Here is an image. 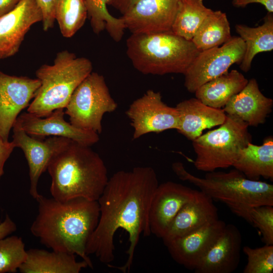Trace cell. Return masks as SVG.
<instances>
[{
  "label": "cell",
  "instance_id": "6da1fadb",
  "mask_svg": "<svg viewBox=\"0 0 273 273\" xmlns=\"http://www.w3.org/2000/svg\"><path fill=\"white\" fill-rule=\"evenodd\" d=\"M158 185L157 174L149 166L120 170L109 178L98 200L99 219L87 243V254L129 272L140 236L151 234L149 209Z\"/></svg>",
  "mask_w": 273,
  "mask_h": 273
},
{
  "label": "cell",
  "instance_id": "7a4b0ae2",
  "mask_svg": "<svg viewBox=\"0 0 273 273\" xmlns=\"http://www.w3.org/2000/svg\"><path fill=\"white\" fill-rule=\"evenodd\" d=\"M36 200L38 211L31 234L48 248L78 255L93 268L86 247L99 221L98 201L76 198L62 201L41 195Z\"/></svg>",
  "mask_w": 273,
  "mask_h": 273
},
{
  "label": "cell",
  "instance_id": "3957f363",
  "mask_svg": "<svg viewBox=\"0 0 273 273\" xmlns=\"http://www.w3.org/2000/svg\"><path fill=\"white\" fill-rule=\"evenodd\" d=\"M90 147L71 141L52 158L47 170L53 198L62 201L76 198L98 201L109 178L103 160Z\"/></svg>",
  "mask_w": 273,
  "mask_h": 273
},
{
  "label": "cell",
  "instance_id": "277c9868",
  "mask_svg": "<svg viewBox=\"0 0 273 273\" xmlns=\"http://www.w3.org/2000/svg\"><path fill=\"white\" fill-rule=\"evenodd\" d=\"M172 169L180 180L197 186L213 201L224 203L234 214L251 224L252 208L273 206L272 184L249 179L235 168L228 172H208L203 178L189 172L180 162L173 163Z\"/></svg>",
  "mask_w": 273,
  "mask_h": 273
},
{
  "label": "cell",
  "instance_id": "5b68a950",
  "mask_svg": "<svg viewBox=\"0 0 273 273\" xmlns=\"http://www.w3.org/2000/svg\"><path fill=\"white\" fill-rule=\"evenodd\" d=\"M126 44L133 67L144 74H184L200 52L192 40L171 31L131 34Z\"/></svg>",
  "mask_w": 273,
  "mask_h": 273
},
{
  "label": "cell",
  "instance_id": "8992f818",
  "mask_svg": "<svg viewBox=\"0 0 273 273\" xmlns=\"http://www.w3.org/2000/svg\"><path fill=\"white\" fill-rule=\"evenodd\" d=\"M93 68L86 58L77 57L67 50L59 52L53 64H44L36 70L40 85L27 112L45 117L56 109H65L75 89Z\"/></svg>",
  "mask_w": 273,
  "mask_h": 273
},
{
  "label": "cell",
  "instance_id": "52a82bcc",
  "mask_svg": "<svg viewBox=\"0 0 273 273\" xmlns=\"http://www.w3.org/2000/svg\"><path fill=\"white\" fill-rule=\"evenodd\" d=\"M248 126L240 119L226 115L218 128L193 141L196 168L208 172L232 166L240 151L252 142Z\"/></svg>",
  "mask_w": 273,
  "mask_h": 273
},
{
  "label": "cell",
  "instance_id": "ba28073f",
  "mask_svg": "<svg viewBox=\"0 0 273 273\" xmlns=\"http://www.w3.org/2000/svg\"><path fill=\"white\" fill-rule=\"evenodd\" d=\"M102 75L92 72L76 87L65 108L73 126L100 134L106 113L117 108Z\"/></svg>",
  "mask_w": 273,
  "mask_h": 273
},
{
  "label": "cell",
  "instance_id": "9c48e42d",
  "mask_svg": "<svg viewBox=\"0 0 273 273\" xmlns=\"http://www.w3.org/2000/svg\"><path fill=\"white\" fill-rule=\"evenodd\" d=\"M245 46L239 36H232L226 42L200 51L185 74L184 85L191 93L205 83L228 72L235 63L240 64Z\"/></svg>",
  "mask_w": 273,
  "mask_h": 273
},
{
  "label": "cell",
  "instance_id": "30bf717a",
  "mask_svg": "<svg viewBox=\"0 0 273 273\" xmlns=\"http://www.w3.org/2000/svg\"><path fill=\"white\" fill-rule=\"evenodd\" d=\"M125 113L133 129V140L178 127L179 115L176 108L164 103L160 93L152 89L133 101Z\"/></svg>",
  "mask_w": 273,
  "mask_h": 273
},
{
  "label": "cell",
  "instance_id": "8fae6325",
  "mask_svg": "<svg viewBox=\"0 0 273 273\" xmlns=\"http://www.w3.org/2000/svg\"><path fill=\"white\" fill-rule=\"evenodd\" d=\"M12 143L23 152L29 167V194L36 200L40 195L38 184L41 175L47 170L52 158L64 149L71 140L63 137L49 136L43 140L26 133L17 124L13 126Z\"/></svg>",
  "mask_w": 273,
  "mask_h": 273
},
{
  "label": "cell",
  "instance_id": "7c38bea8",
  "mask_svg": "<svg viewBox=\"0 0 273 273\" xmlns=\"http://www.w3.org/2000/svg\"><path fill=\"white\" fill-rule=\"evenodd\" d=\"M40 85L37 78L0 71V135L6 141L20 113L28 107Z\"/></svg>",
  "mask_w": 273,
  "mask_h": 273
},
{
  "label": "cell",
  "instance_id": "4fadbf2b",
  "mask_svg": "<svg viewBox=\"0 0 273 273\" xmlns=\"http://www.w3.org/2000/svg\"><path fill=\"white\" fill-rule=\"evenodd\" d=\"M181 0H140L122 18L131 34L170 31Z\"/></svg>",
  "mask_w": 273,
  "mask_h": 273
},
{
  "label": "cell",
  "instance_id": "5bb4252c",
  "mask_svg": "<svg viewBox=\"0 0 273 273\" xmlns=\"http://www.w3.org/2000/svg\"><path fill=\"white\" fill-rule=\"evenodd\" d=\"M198 192L171 181L158 185L149 209L151 233L162 239L180 210L195 197Z\"/></svg>",
  "mask_w": 273,
  "mask_h": 273
},
{
  "label": "cell",
  "instance_id": "9a60e30c",
  "mask_svg": "<svg viewBox=\"0 0 273 273\" xmlns=\"http://www.w3.org/2000/svg\"><path fill=\"white\" fill-rule=\"evenodd\" d=\"M64 109H56L45 117H38L28 112L22 113L15 123L28 134L39 139L52 136L63 137L90 147L98 142L99 134L77 128L67 122L64 119Z\"/></svg>",
  "mask_w": 273,
  "mask_h": 273
},
{
  "label": "cell",
  "instance_id": "2e32d148",
  "mask_svg": "<svg viewBox=\"0 0 273 273\" xmlns=\"http://www.w3.org/2000/svg\"><path fill=\"white\" fill-rule=\"evenodd\" d=\"M225 225L224 221L218 219L164 244L176 263L194 270L221 234Z\"/></svg>",
  "mask_w": 273,
  "mask_h": 273
},
{
  "label": "cell",
  "instance_id": "e0dca14e",
  "mask_svg": "<svg viewBox=\"0 0 273 273\" xmlns=\"http://www.w3.org/2000/svg\"><path fill=\"white\" fill-rule=\"evenodd\" d=\"M42 20V13L35 0H21L1 17L0 60L15 55L30 27Z\"/></svg>",
  "mask_w": 273,
  "mask_h": 273
},
{
  "label": "cell",
  "instance_id": "ac0fdd59",
  "mask_svg": "<svg viewBox=\"0 0 273 273\" xmlns=\"http://www.w3.org/2000/svg\"><path fill=\"white\" fill-rule=\"evenodd\" d=\"M242 236L233 224L223 230L194 270L195 273H232L240 261Z\"/></svg>",
  "mask_w": 273,
  "mask_h": 273
},
{
  "label": "cell",
  "instance_id": "d6986e66",
  "mask_svg": "<svg viewBox=\"0 0 273 273\" xmlns=\"http://www.w3.org/2000/svg\"><path fill=\"white\" fill-rule=\"evenodd\" d=\"M272 106V99L265 96L259 89L257 80L252 78L222 109L226 115L240 119L248 126H257L265 122Z\"/></svg>",
  "mask_w": 273,
  "mask_h": 273
},
{
  "label": "cell",
  "instance_id": "ffe728a7",
  "mask_svg": "<svg viewBox=\"0 0 273 273\" xmlns=\"http://www.w3.org/2000/svg\"><path fill=\"white\" fill-rule=\"evenodd\" d=\"M211 198L200 191L180 210L162 238L163 243L187 235L218 218Z\"/></svg>",
  "mask_w": 273,
  "mask_h": 273
},
{
  "label": "cell",
  "instance_id": "44dd1931",
  "mask_svg": "<svg viewBox=\"0 0 273 273\" xmlns=\"http://www.w3.org/2000/svg\"><path fill=\"white\" fill-rule=\"evenodd\" d=\"M175 108L179 115L176 130L192 141L200 136L205 129L222 124L226 117L222 109L206 105L196 98L184 100Z\"/></svg>",
  "mask_w": 273,
  "mask_h": 273
},
{
  "label": "cell",
  "instance_id": "7402d4cb",
  "mask_svg": "<svg viewBox=\"0 0 273 273\" xmlns=\"http://www.w3.org/2000/svg\"><path fill=\"white\" fill-rule=\"evenodd\" d=\"M44 249L27 250L25 261L20 267L21 273H79L88 266L82 260L77 261L75 255Z\"/></svg>",
  "mask_w": 273,
  "mask_h": 273
},
{
  "label": "cell",
  "instance_id": "603a6c76",
  "mask_svg": "<svg viewBox=\"0 0 273 273\" xmlns=\"http://www.w3.org/2000/svg\"><path fill=\"white\" fill-rule=\"evenodd\" d=\"M232 166L249 179L259 180L263 177L272 180V137L265 138L260 146L249 143L240 151Z\"/></svg>",
  "mask_w": 273,
  "mask_h": 273
},
{
  "label": "cell",
  "instance_id": "cb8c5ba5",
  "mask_svg": "<svg viewBox=\"0 0 273 273\" xmlns=\"http://www.w3.org/2000/svg\"><path fill=\"white\" fill-rule=\"evenodd\" d=\"M248 80L237 70H232L200 86L194 93L204 104L222 109L230 100L241 92Z\"/></svg>",
  "mask_w": 273,
  "mask_h": 273
},
{
  "label": "cell",
  "instance_id": "d4e9b609",
  "mask_svg": "<svg viewBox=\"0 0 273 273\" xmlns=\"http://www.w3.org/2000/svg\"><path fill=\"white\" fill-rule=\"evenodd\" d=\"M235 28L245 46L240 67L242 71L247 72L250 70L252 62L257 54L273 50L272 13H268L263 19V23L257 27L237 24Z\"/></svg>",
  "mask_w": 273,
  "mask_h": 273
},
{
  "label": "cell",
  "instance_id": "484cf974",
  "mask_svg": "<svg viewBox=\"0 0 273 273\" xmlns=\"http://www.w3.org/2000/svg\"><path fill=\"white\" fill-rule=\"evenodd\" d=\"M226 14L212 11L204 20L191 40L199 51L220 46L232 38Z\"/></svg>",
  "mask_w": 273,
  "mask_h": 273
},
{
  "label": "cell",
  "instance_id": "4316f807",
  "mask_svg": "<svg viewBox=\"0 0 273 273\" xmlns=\"http://www.w3.org/2000/svg\"><path fill=\"white\" fill-rule=\"evenodd\" d=\"M212 11L204 5L203 0H181L171 31L176 35L191 40Z\"/></svg>",
  "mask_w": 273,
  "mask_h": 273
},
{
  "label": "cell",
  "instance_id": "83f0119b",
  "mask_svg": "<svg viewBox=\"0 0 273 273\" xmlns=\"http://www.w3.org/2000/svg\"><path fill=\"white\" fill-rule=\"evenodd\" d=\"M91 27L96 34L106 30L115 41L122 38L125 29L121 18H116L109 12L107 6L110 0H84Z\"/></svg>",
  "mask_w": 273,
  "mask_h": 273
},
{
  "label": "cell",
  "instance_id": "f1b7e54d",
  "mask_svg": "<svg viewBox=\"0 0 273 273\" xmlns=\"http://www.w3.org/2000/svg\"><path fill=\"white\" fill-rule=\"evenodd\" d=\"M87 17L84 0H58L55 8V20L62 35L72 37L84 25Z\"/></svg>",
  "mask_w": 273,
  "mask_h": 273
},
{
  "label": "cell",
  "instance_id": "f546056e",
  "mask_svg": "<svg viewBox=\"0 0 273 273\" xmlns=\"http://www.w3.org/2000/svg\"><path fill=\"white\" fill-rule=\"evenodd\" d=\"M27 256L21 237L11 236L0 239V273L16 272Z\"/></svg>",
  "mask_w": 273,
  "mask_h": 273
},
{
  "label": "cell",
  "instance_id": "4dcf8cb0",
  "mask_svg": "<svg viewBox=\"0 0 273 273\" xmlns=\"http://www.w3.org/2000/svg\"><path fill=\"white\" fill-rule=\"evenodd\" d=\"M243 251L247 257L243 273L273 272V245L256 248L245 246Z\"/></svg>",
  "mask_w": 273,
  "mask_h": 273
},
{
  "label": "cell",
  "instance_id": "1f68e13d",
  "mask_svg": "<svg viewBox=\"0 0 273 273\" xmlns=\"http://www.w3.org/2000/svg\"><path fill=\"white\" fill-rule=\"evenodd\" d=\"M251 224L259 231L262 241L273 245V206L261 205L250 211Z\"/></svg>",
  "mask_w": 273,
  "mask_h": 273
},
{
  "label": "cell",
  "instance_id": "d6a6232c",
  "mask_svg": "<svg viewBox=\"0 0 273 273\" xmlns=\"http://www.w3.org/2000/svg\"><path fill=\"white\" fill-rule=\"evenodd\" d=\"M42 16V28L48 31L54 26L55 20V8L58 0H35Z\"/></svg>",
  "mask_w": 273,
  "mask_h": 273
},
{
  "label": "cell",
  "instance_id": "836d02e7",
  "mask_svg": "<svg viewBox=\"0 0 273 273\" xmlns=\"http://www.w3.org/2000/svg\"><path fill=\"white\" fill-rule=\"evenodd\" d=\"M15 148L12 142L5 140L0 135V179L4 173V166Z\"/></svg>",
  "mask_w": 273,
  "mask_h": 273
},
{
  "label": "cell",
  "instance_id": "e575fe53",
  "mask_svg": "<svg viewBox=\"0 0 273 273\" xmlns=\"http://www.w3.org/2000/svg\"><path fill=\"white\" fill-rule=\"evenodd\" d=\"M232 3L236 7H245L252 3H259L262 5L268 13L273 12V0H232Z\"/></svg>",
  "mask_w": 273,
  "mask_h": 273
},
{
  "label": "cell",
  "instance_id": "d590c367",
  "mask_svg": "<svg viewBox=\"0 0 273 273\" xmlns=\"http://www.w3.org/2000/svg\"><path fill=\"white\" fill-rule=\"evenodd\" d=\"M139 1L140 0H110L108 5L115 8L123 15Z\"/></svg>",
  "mask_w": 273,
  "mask_h": 273
},
{
  "label": "cell",
  "instance_id": "8d00e7d4",
  "mask_svg": "<svg viewBox=\"0 0 273 273\" xmlns=\"http://www.w3.org/2000/svg\"><path fill=\"white\" fill-rule=\"evenodd\" d=\"M17 230L15 223L7 214L4 220L0 223V239L7 237Z\"/></svg>",
  "mask_w": 273,
  "mask_h": 273
},
{
  "label": "cell",
  "instance_id": "74e56055",
  "mask_svg": "<svg viewBox=\"0 0 273 273\" xmlns=\"http://www.w3.org/2000/svg\"><path fill=\"white\" fill-rule=\"evenodd\" d=\"M21 0H0V17L12 10Z\"/></svg>",
  "mask_w": 273,
  "mask_h": 273
}]
</instances>
